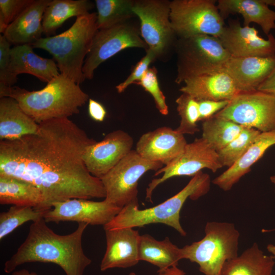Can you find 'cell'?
<instances>
[{
  "mask_svg": "<svg viewBox=\"0 0 275 275\" xmlns=\"http://www.w3.org/2000/svg\"><path fill=\"white\" fill-rule=\"evenodd\" d=\"M260 133L257 129L244 127L235 139L217 152L222 166L228 168L233 166L247 151Z\"/></svg>",
  "mask_w": 275,
  "mask_h": 275,
  "instance_id": "33",
  "label": "cell"
},
{
  "mask_svg": "<svg viewBox=\"0 0 275 275\" xmlns=\"http://www.w3.org/2000/svg\"><path fill=\"white\" fill-rule=\"evenodd\" d=\"M93 7V3L88 0H51L43 15V33L49 37L66 20L87 14Z\"/></svg>",
  "mask_w": 275,
  "mask_h": 275,
  "instance_id": "28",
  "label": "cell"
},
{
  "mask_svg": "<svg viewBox=\"0 0 275 275\" xmlns=\"http://www.w3.org/2000/svg\"><path fill=\"white\" fill-rule=\"evenodd\" d=\"M275 145V131L261 132L244 154L231 167L215 178L212 182L227 191L251 171L266 151Z\"/></svg>",
  "mask_w": 275,
  "mask_h": 275,
  "instance_id": "23",
  "label": "cell"
},
{
  "mask_svg": "<svg viewBox=\"0 0 275 275\" xmlns=\"http://www.w3.org/2000/svg\"><path fill=\"white\" fill-rule=\"evenodd\" d=\"M0 97L15 99L22 109L38 124L78 114L79 108L89 100V95L79 85L61 74L38 91L0 86Z\"/></svg>",
  "mask_w": 275,
  "mask_h": 275,
  "instance_id": "3",
  "label": "cell"
},
{
  "mask_svg": "<svg viewBox=\"0 0 275 275\" xmlns=\"http://www.w3.org/2000/svg\"><path fill=\"white\" fill-rule=\"evenodd\" d=\"M176 103L180 122L175 130L183 135L194 134L199 131L197 124L200 121L198 101L191 96L182 93L176 99Z\"/></svg>",
  "mask_w": 275,
  "mask_h": 275,
  "instance_id": "34",
  "label": "cell"
},
{
  "mask_svg": "<svg viewBox=\"0 0 275 275\" xmlns=\"http://www.w3.org/2000/svg\"><path fill=\"white\" fill-rule=\"evenodd\" d=\"M88 113L93 120L98 122L103 121L106 114L104 106L100 103L92 99L89 100Z\"/></svg>",
  "mask_w": 275,
  "mask_h": 275,
  "instance_id": "40",
  "label": "cell"
},
{
  "mask_svg": "<svg viewBox=\"0 0 275 275\" xmlns=\"http://www.w3.org/2000/svg\"><path fill=\"white\" fill-rule=\"evenodd\" d=\"M257 90L275 95V68L268 78L259 86Z\"/></svg>",
  "mask_w": 275,
  "mask_h": 275,
  "instance_id": "41",
  "label": "cell"
},
{
  "mask_svg": "<svg viewBox=\"0 0 275 275\" xmlns=\"http://www.w3.org/2000/svg\"><path fill=\"white\" fill-rule=\"evenodd\" d=\"M11 43L0 35V86L12 87L17 81L10 70Z\"/></svg>",
  "mask_w": 275,
  "mask_h": 275,
  "instance_id": "37",
  "label": "cell"
},
{
  "mask_svg": "<svg viewBox=\"0 0 275 275\" xmlns=\"http://www.w3.org/2000/svg\"><path fill=\"white\" fill-rule=\"evenodd\" d=\"M213 0H173L171 1L170 19L177 38L199 35L218 38L225 26Z\"/></svg>",
  "mask_w": 275,
  "mask_h": 275,
  "instance_id": "9",
  "label": "cell"
},
{
  "mask_svg": "<svg viewBox=\"0 0 275 275\" xmlns=\"http://www.w3.org/2000/svg\"><path fill=\"white\" fill-rule=\"evenodd\" d=\"M10 56V70L16 78L18 74L27 73L48 83L60 74L54 61L37 55L31 44L14 46Z\"/></svg>",
  "mask_w": 275,
  "mask_h": 275,
  "instance_id": "22",
  "label": "cell"
},
{
  "mask_svg": "<svg viewBox=\"0 0 275 275\" xmlns=\"http://www.w3.org/2000/svg\"><path fill=\"white\" fill-rule=\"evenodd\" d=\"M209 175L202 171L196 174L179 193L163 202L149 208L140 209L139 206L128 205L109 223L104 230L142 227L151 224H163L175 229L181 236L186 232L180 222V212L188 198L196 200L210 189Z\"/></svg>",
  "mask_w": 275,
  "mask_h": 275,
  "instance_id": "5",
  "label": "cell"
},
{
  "mask_svg": "<svg viewBox=\"0 0 275 275\" xmlns=\"http://www.w3.org/2000/svg\"><path fill=\"white\" fill-rule=\"evenodd\" d=\"M262 3L267 6L275 7V0H261Z\"/></svg>",
  "mask_w": 275,
  "mask_h": 275,
  "instance_id": "44",
  "label": "cell"
},
{
  "mask_svg": "<svg viewBox=\"0 0 275 275\" xmlns=\"http://www.w3.org/2000/svg\"><path fill=\"white\" fill-rule=\"evenodd\" d=\"M106 248L101 260V271L114 268H127L140 261L139 245L140 235L132 228L104 230Z\"/></svg>",
  "mask_w": 275,
  "mask_h": 275,
  "instance_id": "19",
  "label": "cell"
},
{
  "mask_svg": "<svg viewBox=\"0 0 275 275\" xmlns=\"http://www.w3.org/2000/svg\"><path fill=\"white\" fill-rule=\"evenodd\" d=\"M215 115L261 132L275 131V95L260 91L240 92Z\"/></svg>",
  "mask_w": 275,
  "mask_h": 275,
  "instance_id": "11",
  "label": "cell"
},
{
  "mask_svg": "<svg viewBox=\"0 0 275 275\" xmlns=\"http://www.w3.org/2000/svg\"><path fill=\"white\" fill-rule=\"evenodd\" d=\"M139 258L156 266L158 271H161L177 267L183 257L181 248L173 244L168 237L159 241L146 234L140 236Z\"/></svg>",
  "mask_w": 275,
  "mask_h": 275,
  "instance_id": "26",
  "label": "cell"
},
{
  "mask_svg": "<svg viewBox=\"0 0 275 275\" xmlns=\"http://www.w3.org/2000/svg\"><path fill=\"white\" fill-rule=\"evenodd\" d=\"M88 225L78 223L73 232L60 235L47 225L44 218L32 222L24 241L5 262V272L12 273L26 263L42 262L58 265L66 275H84L92 262L82 246V235Z\"/></svg>",
  "mask_w": 275,
  "mask_h": 275,
  "instance_id": "2",
  "label": "cell"
},
{
  "mask_svg": "<svg viewBox=\"0 0 275 275\" xmlns=\"http://www.w3.org/2000/svg\"><path fill=\"white\" fill-rule=\"evenodd\" d=\"M135 84L141 86L151 95L156 107L161 114H168L169 108L166 97L160 90L157 78V70L155 67L149 68L142 79Z\"/></svg>",
  "mask_w": 275,
  "mask_h": 275,
  "instance_id": "35",
  "label": "cell"
},
{
  "mask_svg": "<svg viewBox=\"0 0 275 275\" xmlns=\"http://www.w3.org/2000/svg\"><path fill=\"white\" fill-rule=\"evenodd\" d=\"M121 210L105 199L94 201L71 199L54 203L52 208L46 212L44 219L47 223L75 222L104 226L111 222Z\"/></svg>",
  "mask_w": 275,
  "mask_h": 275,
  "instance_id": "14",
  "label": "cell"
},
{
  "mask_svg": "<svg viewBox=\"0 0 275 275\" xmlns=\"http://www.w3.org/2000/svg\"><path fill=\"white\" fill-rule=\"evenodd\" d=\"M231 56L267 57L275 55V37L269 34L264 39L254 27L241 26L231 20L218 38Z\"/></svg>",
  "mask_w": 275,
  "mask_h": 275,
  "instance_id": "16",
  "label": "cell"
},
{
  "mask_svg": "<svg viewBox=\"0 0 275 275\" xmlns=\"http://www.w3.org/2000/svg\"><path fill=\"white\" fill-rule=\"evenodd\" d=\"M34 0H0V32L4 34L8 25Z\"/></svg>",
  "mask_w": 275,
  "mask_h": 275,
  "instance_id": "36",
  "label": "cell"
},
{
  "mask_svg": "<svg viewBox=\"0 0 275 275\" xmlns=\"http://www.w3.org/2000/svg\"><path fill=\"white\" fill-rule=\"evenodd\" d=\"M146 51V55L136 64L127 78L116 87L118 93H122L129 86L139 81L149 68L150 64L157 59L151 50L147 49Z\"/></svg>",
  "mask_w": 275,
  "mask_h": 275,
  "instance_id": "38",
  "label": "cell"
},
{
  "mask_svg": "<svg viewBox=\"0 0 275 275\" xmlns=\"http://www.w3.org/2000/svg\"><path fill=\"white\" fill-rule=\"evenodd\" d=\"M217 152L202 138L187 144L183 152L170 164L155 172L154 176L162 174L161 177L153 179L146 190V199L152 201L154 190L159 184L176 176H194L204 169L216 172L222 168Z\"/></svg>",
  "mask_w": 275,
  "mask_h": 275,
  "instance_id": "13",
  "label": "cell"
},
{
  "mask_svg": "<svg viewBox=\"0 0 275 275\" xmlns=\"http://www.w3.org/2000/svg\"><path fill=\"white\" fill-rule=\"evenodd\" d=\"M170 5L168 0H137L132 8L140 20L141 36L157 59L175 47L177 40L170 21Z\"/></svg>",
  "mask_w": 275,
  "mask_h": 275,
  "instance_id": "10",
  "label": "cell"
},
{
  "mask_svg": "<svg viewBox=\"0 0 275 275\" xmlns=\"http://www.w3.org/2000/svg\"><path fill=\"white\" fill-rule=\"evenodd\" d=\"M180 91L197 101L232 100L239 92L233 80L223 71L188 78Z\"/></svg>",
  "mask_w": 275,
  "mask_h": 275,
  "instance_id": "20",
  "label": "cell"
},
{
  "mask_svg": "<svg viewBox=\"0 0 275 275\" xmlns=\"http://www.w3.org/2000/svg\"><path fill=\"white\" fill-rule=\"evenodd\" d=\"M96 141L68 118L39 124L37 131L0 141V175L29 182L40 190L46 212L71 199L104 198L101 180L90 174L82 156Z\"/></svg>",
  "mask_w": 275,
  "mask_h": 275,
  "instance_id": "1",
  "label": "cell"
},
{
  "mask_svg": "<svg viewBox=\"0 0 275 275\" xmlns=\"http://www.w3.org/2000/svg\"><path fill=\"white\" fill-rule=\"evenodd\" d=\"M266 249L269 253L272 254V256L275 260V241L274 244H268Z\"/></svg>",
  "mask_w": 275,
  "mask_h": 275,
  "instance_id": "43",
  "label": "cell"
},
{
  "mask_svg": "<svg viewBox=\"0 0 275 275\" xmlns=\"http://www.w3.org/2000/svg\"><path fill=\"white\" fill-rule=\"evenodd\" d=\"M275 68V55L267 57L231 56L222 71L233 80L239 92L257 91Z\"/></svg>",
  "mask_w": 275,
  "mask_h": 275,
  "instance_id": "18",
  "label": "cell"
},
{
  "mask_svg": "<svg viewBox=\"0 0 275 275\" xmlns=\"http://www.w3.org/2000/svg\"><path fill=\"white\" fill-rule=\"evenodd\" d=\"M51 0H34L7 27L4 37L11 43L32 44L43 33L42 18Z\"/></svg>",
  "mask_w": 275,
  "mask_h": 275,
  "instance_id": "21",
  "label": "cell"
},
{
  "mask_svg": "<svg viewBox=\"0 0 275 275\" xmlns=\"http://www.w3.org/2000/svg\"><path fill=\"white\" fill-rule=\"evenodd\" d=\"M275 264L272 256H268L255 242L240 255L226 261L222 275H272Z\"/></svg>",
  "mask_w": 275,
  "mask_h": 275,
  "instance_id": "27",
  "label": "cell"
},
{
  "mask_svg": "<svg viewBox=\"0 0 275 275\" xmlns=\"http://www.w3.org/2000/svg\"><path fill=\"white\" fill-rule=\"evenodd\" d=\"M163 165L148 161L135 150H131L101 180L106 192L105 200L122 208L128 205H139L138 182L150 170L157 171Z\"/></svg>",
  "mask_w": 275,
  "mask_h": 275,
  "instance_id": "8",
  "label": "cell"
},
{
  "mask_svg": "<svg viewBox=\"0 0 275 275\" xmlns=\"http://www.w3.org/2000/svg\"><path fill=\"white\" fill-rule=\"evenodd\" d=\"M133 145L129 134L120 129L115 130L101 141L88 146L82 159L90 174L100 179L132 150Z\"/></svg>",
  "mask_w": 275,
  "mask_h": 275,
  "instance_id": "15",
  "label": "cell"
},
{
  "mask_svg": "<svg viewBox=\"0 0 275 275\" xmlns=\"http://www.w3.org/2000/svg\"><path fill=\"white\" fill-rule=\"evenodd\" d=\"M95 3L98 30L128 21L135 16L132 10L134 0H96Z\"/></svg>",
  "mask_w": 275,
  "mask_h": 275,
  "instance_id": "31",
  "label": "cell"
},
{
  "mask_svg": "<svg viewBox=\"0 0 275 275\" xmlns=\"http://www.w3.org/2000/svg\"><path fill=\"white\" fill-rule=\"evenodd\" d=\"M46 212L29 206L12 205L0 213V239L13 232L23 224L44 218Z\"/></svg>",
  "mask_w": 275,
  "mask_h": 275,
  "instance_id": "32",
  "label": "cell"
},
{
  "mask_svg": "<svg viewBox=\"0 0 275 275\" xmlns=\"http://www.w3.org/2000/svg\"><path fill=\"white\" fill-rule=\"evenodd\" d=\"M243 127L225 118L214 115L203 121V138L216 152L235 139Z\"/></svg>",
  "mask_w": 275,
  "mask_h": 275,
  "instance_id": "30",
  "label": "cell"
},
{
  "mask_svg": "<svg viewBox=\"0 0 275 275\" xmlns=\"http://www.w3.org/2000/svg\"><path fill=\"white\" fill-rule=\"evenodd\" d=\"M187 144L183 134L164 126L143 134L135 150L144 159L165 166L178 157Z\"/></svg>",
  "mask_w": 275,
  "mask_h": 275,
  "instance_id": "17",
  "label": "cell"
},
{
  "mask_svg": "<svg viewBox=\"0 0 275 275\" xmlns=\"http://www.w3.org/2000/svg\"><path fill=\"white\" fill-rule=\"evenodd\" d=\"M217 7L225 19L230 14H239L243 19V26L251 23L259 25L268 36L275 29V11L264 5L261 0H218Z\"/></svg>",
  "mask_w": 275,
  "mask_h": 275,
  "instance_id": "24",
  "label": "cell"
},
{
  "mask_svg": "<svg viewBox=\"0 0 275 275\" xmlns=\"http://www.w3.org/2000/svg\"><path fill=\"white\" fill-rule=\"evenodd\" d=\"M205 236L181 248L183 259L197 263L204 275H222L228 260L238 256L240 233L233 223L209 222Z\"/></svg>",
  "mask_w": 275,
  "mask_h": 275,
  "instance_id": "6",
  "label": "cell"
},
{
  "mask_svg": "<svg viewBox=\"0 0 275 275\" xmlns=\"http://www.w3.org/2000/svg\"><path fill=\"white\" fill-rule=\"evenodd\" d=\"M11 275H38L35 272L30 271L26 269H22L19 270H15L12 273Z\"/></svg>",
  "mask_w": 275,
  "mask_h": 275,
  "instance_id": "42",
  "label": "cell"
},
{
  "mask_svg": "<svg viewBox=\"0 0 275 275\" xmlns=\"http://www.w3.org/2000/svg\"><path fill=\"white\" fill-rule=\"evenodd\" d=\"M200 114V121H204L214 116L224 109L229 103V100H200L198 101Z\"/></svg>",
  "mask_w": 275,
  "mask_h": 275,
  "instance_id": "39",
  "label": "cell"
},
{
  "mask_svg": "<svg viewBox=\"0 0 275 275\" xmlns=\"http://www.w3.org/2000/svg\"><path fill=\"white\" fill-rule=\"evenodd\" d=\"M97 31V13H89L76 17L63 33L41 38L31 45L50 53L60 74L79 85L86 79L82 68Z\"/></svg>",
  "mask_w": 275,
  "mask_h": 275,
  "instance_id": "4",
  "label": "cell"
},
{
  "mask_svg": "<svg viewBox=\"0 0 275 275\" xmlns=\"http://www.w3.org/2000/svg\"><path fill=\"white\" fill-rule=\"evenodd\" d=\"M148 47L142 38L140 28L128 21L109 28L98 30L85 59L82 72L91 79L95 70L103 62L128 48Z\"/></svg>",
  "mask_w": 275,
  "mask_h": 275,
  "instance_id": "12",
  "label": "cell"
},
{
  "mask_svg": "<svg viewBox=\"0 0 275 275\" xmlns=\"http://www.w3.org/2000/svg\"><path fill=\"white\" fill-rule=\"evenodd\" d=\"M130 275H135L134 273H131L130 274Z\"/></svg>",
  "mask_w": 275,
  "mask_h": 275,
  "instance_id": "46",
  "label": "cell"
},
{
  "mask_svg": "<svg viewBox=\"0 0 275 275\" xmlns=\"http://www.w3.org/2000/svg\"><path fill=\"white\" fill-rule=\"evenodd\" d=\"M270 180L271 182L274 184L275 185V175L272 176L270 177ZM274 193H275V189H274Z\"/></svg>",
  "mask_w": 275,
  "mask_h": 275,
  "instance_id": "45",
  "label": "cell"
},
{
  "mask_svg": "<svg viewBox=\"0 0 275 275\" xmlns=\"http://www.w3.org/2000/svg\"><path fill=\"white\" fill-rule=\"evenodd\" d=\"M42 196L39 189L24 180L0 175V204L29 206L39 210Z\"/></svg>",
  "mask_w": 275,
  "mask_h": 275,
  "instance_id": "29",
  "label": "cell"
},
{
  "mask_svg": "<svg viewBox=\"0 0 275 275\" xmlns=\"http://www.w3.org/2000/svg\"><path fill=\"white\" fill-rule=\"evenodd\" d=\"M174 48L178 84L193 77L222 71L231 57L218 38L208 35L177 38Z\"/></svg>",
  "mask_w": 275,
  "mask_h": 275,
  "instance_id": "7",
  "label": "cell"
},
{
  "mask_svg": "<svg viewBox=\"0 0 275 275\" xmlns=\"http://www.w3.org/2000/svg\"><path fill=\"white\" fill-rule=\"evenodd\" d=\"M39 124L28 115L17 101L9 97L0 99V139L14 140L35 133Z\"/></svg>",
  "mask_w": 275,
  "mask_h": 275,
  "instance_id": "25",
  "label": "cell"
}]
</instances>
